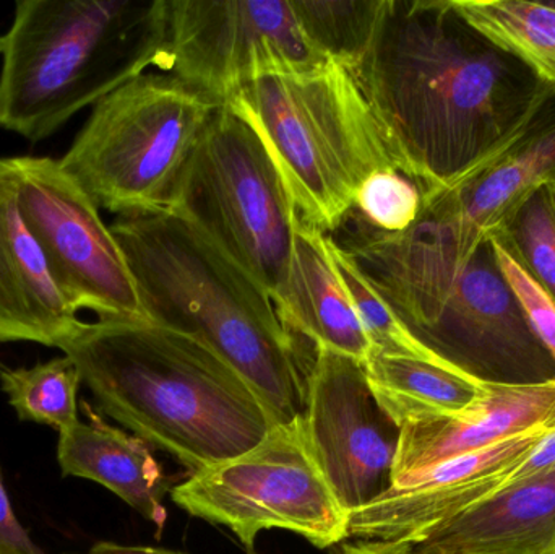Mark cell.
Listing matches in <instances>:
<instances>
[{"instance_id":"cell-1","label":"cell","mask_w":555,"mask_h":554,"mask_svg":"<svg viewBox=\"0 0 555 554\" xmlns=\"http://www.w3.org/2000/svg\"><path fill=\"white\" fill-rule=\"evenodd\" d=\"M354 78L398 171L423 201L491 168L554 96L452 0H387Z\"/></svg>"},{"instance_id":"cell-2","label":"cell","mask_w":555,"mask_h":554,"mask_svg":"<svg viewBox=\"0 0 555 554\" xmlns=\"http://www.w3.org/2000/svg\"><path fill=\"white\" fill-rule=\"evenodd\" d=\"M356 221L348 240H333L424 347L482 383L555 379V360L505 283L491 240L427 218L397 234Z\"/></svg>"},{"instance_id":"cell-3","label":"cell","mask_w":555,"mask_h":554,"mask_svg":"<svg viewBox=\"0 0 555 554\" xmlns=\"http://www.w3.org/2000/svg\"><path fill=\"white\" fill-rule=\"evenodd\" d=\"M59 350L101 412L192 474L244 454L275 426L253 387L195 335L98 319L81 322Z\"/></svg>"},{"instance_id":"cell-4","label":"cell","mask_w":555,"mask_h":554,"mask_svg":"<svg viewBox=\"0 0 555 554\" xmlns=\"http://www.w3.org/2000/svg\"><path fill=\"white\" fill-rule=\"evenodd\" d=\"M109 227L149 321L214 348L275 425L306 413L310 368L302 366L275 302L246 272L172 211L116 215Z\"/></svg>"},{"instance_id":"cell-5","label":"cell","mask_w":555,"mask_h":554,"mask_svg":"<svg viewBox=\"0 0 555 554\" xmlns=\"http://www.w3.org/2000/svg\"><path fill=\"white\" fill-rule=\"evenodd\" d=\"M162 0H18L2 36L0 127L39 142L155 65Z\"/></svg>"},{"instance_id":"cell-6","label":"cell","mask_w":555,"mask_h":554,"mask_svg":"<svg viewBox=\"0 0 555 554\" xmlns=\"http://www.w3.org/2000/svg\"><path fill=\"white\" fill-rule=\"evenodd\" d=\"M224 106L272 156L297 217L322 233L345 224L369 176L397 169L354 75L336 62L262 75Z\"/></svg>"},{"instance_id":"cell-7","label":"cell","mask_w":555,"mask_h":554,"mask_svg":"<svg viewBox=\"0 0 555 554\" xmlns=\"http://www.w3.org/2000/svg\"><path fill=\"white\" fill-rule=\"evenodd\" d=\"M218 106L162 72L98 101L62 169L116 215L168 210L179 175Z\"/></svg>"},{"instance_id":"cell-8","label":"cell","mask_w":555,"mask_h":554,"mask_svg":"<svg viewBox=\"0 0 555 554\" xmlns=\"http://www.w3.org/2000/svg\"><path fill=\"white\" fill-rule=\"evenodd\" d=\"M168 210L276 301L289 266L297 214L272 156L230 107H217L205 124Z\"/></svg>"},{"instance_id":"cell-9","label":"cell","mask_w":555,"mask_h":554,"mask_svg":"<svg viewBox=\"0 0 555 554\" xmlns=\"http://www.w3.org/2000/svg\"><path fill=\"white\" fill-rule=\"evenodd\" d=\"M171 498L192 516L228 527L247 550L272 529L297 533L317 549L348 539V513L310 449L304 415L273 426L244 454L195 472Z\"/></svg>"},{"instance_id":"cell-10","label":"cell","mask_w":555,"mask_h":554,"mask_svg":"<svg viewBox=\"0 0 555 554\" xmlns=\"http://www.w3.org/2000/svg\"><path fill=\"white\" fill-rule=\"evenodd\" d=\"M328 59L307 39L283 0H162L155 65L215 106L247 81L322 67Z\"/></svg>"},{"instance_id":"cell-11","label":"cell","mask_w":555,"mask_h":554,"mask_svg":"<svg viewBox=\"0 0 555 554\" xmlns=\"http://www.w3.org/2000/svg\"><path fill=\"white\" fill-rule=\"evenodd\" d=\"M7 159L20 214L65 302L77 314L88 309L103 321H149L122 247L59 159Z\"/></svg>"},{"instance_id":"cell-12","label":"cell","mask_w":555,"mask_h":554,"mask_svg":"<svg viewBox=\"0 0 555 554\" xmlns=\"http://www.w3.org/2000/svg\"><path fill=\"white\" fill-rule=\"evenodd\" d=\"M304 425L310 449L348 516L393 488L401 426L372 392L364 364L315 348Z\"/></svg>"},{"instance_id":"cell-13","label":"cell","mask_w":555,"mask_h":554,"mask_svg":"<svg viewBox=\"0 0 555 554\" xmlns=\"http://www.w3.org/2000/svg\"><path fill=\"white\" fill-rule=\"evenodd\" d=\"M555 422L472 454L417 472L387 494L349 514L348 539L411 543L434 527L507 485L514 465L550 431Z\"/></svg>"},{"instance_id":"cell-14","label":"cell","mask_w":555,"mask_h":554,"mask_svg":"<svg viewBox=\"0 0 555 554\" xmlns=\"http://www.w3.org/2000/svg\"><path fill=\"white\" fill-rule=\"evenodd\" d=\"M555 422V379L541 384H489L475 405L455 415L401 426L393 487L404 478Z\"/></svg>"},{"instance_id":"cell-15","label":"cell","mask_w":555,"mask_h":554,"mask_svg":"<svg viewBox=\"0 0 555 554\" xmlns=\"http://www.w3.org/2000/svg\"><path fill=\"white\" fill-rule=\"evenodd\" d=\"M55 288L20 214L9 159H0V344L59 348L81 325Z\"/></svg>"},{"instance_id":"cell-16","label":"cell","mask_w":555,"mask_h":554,"mask_svg":"<svg viewBox=\"0 0 555 554\" xmlns=\"http://www.w3.org/2000/svg\"><path fill=\"white\" fill-rule=\"evenodd\" d=\"M406 545L410 554H555V472L511 485Z\"/></svg>"},{"instance_id":"cell-17","label":"cell","mask_w":555,"mask_h":554,"mask_svg":"<svg viewBox=\"0 0 555 554\" xmlns=\"http://www.w3.org/2000/svg\"><path fill=\"white\" fill-rule=\"evenodd\" d=\"M275 306L284 327L304 335L315 348L362 364L371 357V342L333 266L326 234L299 217Z\"/></svg>"},{"instance_id":"cell-18","label":"cell","mask_w":555,"mask_h":554,"mask_svg":"<svg viewBox=\"0 0 555 554\" xmlns=\"http://www.w3.org/2000/svg\"><path fill=\"white\" fill-rule=\"evenodd\" d=\"M555 175V94L501 159L460 188L424 198L420 218L491 240L502 221Z\"/></svg>"},{"instance_id":"cell-19","label":"cell","mask_w":555,"mask_h":554,"mask_svg":"<svg viewBox=\"0 0 555 554\" xmlns=\"http://www.w3.org/2000/svg\"><path fill=\"white\" fill-rule=\"evenodd\" d=\"M88 423L59 433L57 462L64 477L96 481L130 507L165 526L168 478L145 441L104 423L87 403Z\"/></svg>"},{"instance_id":"cell-20","label":"cell","mask_w":555,"mask_h":554,"mask_svg":"<svg viewBox=\"0 0 555 554\" xmlns=\"http://www.w3.org/2000/svg\"><path fill=\"white\" fill-rule=\"evenodd\" d=\"M364 368L372 392L400 426L455 415L475 405L489 389V383L456 368L417 358L371 353Z\"/></svg>"},{"instance_id":"cell-21","label":"cell","mask_w":555,"mask_h":554,"mask_svg":"<svg viewBox=\"0 0 555 554\" xmlns=\"http://www.w3.org/2000/svg\"><path fill=\"white\" fill-rule=\"evenodd\" d=\"M468 25L555 91V3L452 0Z\"/></svg>"},{"instance_id":"cell-22","label":"cell","mask_w":555,"mask_h":554,"mask_svg":"<svg viewBox=\"0 0 555 554\" xmlns=\"http://www.w3.org/2000/svg\"><path fill=\"white\" fill-rule=\"evenodd\" d=\"M313 48L354 74L374 41L387 0H289Z\"/></svg>"},{"instance_id":"cell-23","label":"cell","mask_w":555,"mask_h":554,"mask_svg":"<svg viewBox=\"0 0 555 554\" xmlns=\"http://www.w3.org/2000/svg\"><path fill=\"white\" fill-rule=\"evenodd\" d=\"M81 377L74 361L59 357L33 368L0 366V387L22 422L52 426L59 433L77 425Z\"/></svg>"},{"instance_id":"cell-24","label":"cell","mask_w":555,"mask_h":554,"mask_svg":"<svg viewBox=\"0 0 555 554\" xmlns=\"http://www.w3.org/2000/svg\"><path fill=\"white\" fill-rule=\"evenodd\" d=\"M491 237L498 240L555 301V175L538 184Z\"/></svg>"},{"instance_id":"cell-25","label":"cell","mask_w":555,"mask_h":554,"mask_svg":"<svg viewBox=\"0 0 555 554\" xmlns=\"http://www.w3.org/2000/svg\"><path fill=\"white\" fill-rule=\"evenodd\" d=\"M328 253L336 273L348 293L349 301L364 327L371 342V353L391 355V357L417 358L430 363L452 366L442 358L437 357L429 348L424 347L391 311L390 306L375 292L364 273L359 269L351 256L326 234ZM455 368V366H453ZM459 370V368H456Z\"/></svg>"},{"instance_id":"cell-26","label":"cell","mask_w":555,"mask_h":554,"mask_svg":"<svg viewBox=\"0 0 555 554\" xmlns=\"http://www.w3.org/2000/svg\"><path fill=\"white\" fill-rule=\"evenodd\" d=\"M423 192L397 169L374 172L356 194L351 215L380 233H404L420 220Z\"/></svg>"},{"instance_id":"cell-27","label":"cell","mask_w":555,"mask_h":554,"mask_svg":"<svg viewBox=\"0 0 555 554\" xmlns=\"http://www.w3.org/2000/svg\"><path fill=\"white\" fill-rule=\"evenodd\" d=\"M491 244L495 262H498L499 270L511 288L512 295L517 299L528 324L531 325L541 344L546 347L555 360L554 299L498 240L491 237Z\"/></svg>"},{"instance_id":"cell-28","label":"cell","mask_w":555,"mask_h":554,"mask_svg":"<svg viewBox=\"0 0 555 554\" xmlns=\"http://www.w3.org/2000/svg\"><path fill=\"white\" fill-rule=\"evenodd\" d=\"M0 554H46L33 542L13 513L0 471Z\"/></svg>"},{"instance_id":"cell-29","label":"cell","mask_w":555,"mask_h":554,"mask_svg":"<svg viewBox=\"0 0 555 554\" xmlns=\"http://www.w3.org/2000/svg\"><path fill=\"white\" fill-rule=\"evenodd\" d=\"M343 554H410L406 543L401 542H359L345 543Z\"/></svg>"},{"instance_id":"cell-30","label":"cell","mask_w":555,"mask_h":554,"mask_svg":"<svg viewBox=\"0 0 555 554\" xmlns=\"http://www.w3.org/2000/svg\"><path fill=\"white\" fill-rule=\"evenodd\" d=\"M90 554H188L171 550L152 549V546H124L116 543L101 542L91 549Z\"/></svg>"},{"instance_id":"cell-31","label":"cell","mask_w":555,"mask_h":554,"mask_svg":"<svg viewBox=\"0 0 555 554\" xmlns=\"http://www.w3.org/2000/svg\"><path fill=\"white\" fill-rule=\"evenodd\" d=\"M0 49H2V36H0Z\"/></svg>"},{"instance_id":"cell-32","label":"cell","mask_w":555,"mask_h":554,"mask_svg":"<svg viewBox=\"0 0 555 554\" xmlns=\"http://www.w3.org/2000/svg\"><path fill=\"white\" fill-rule=\"evenodd\" d=\"M249 554H257V553L254 552V549H253V550H249Z\"/></svg>"}]
</instances>
